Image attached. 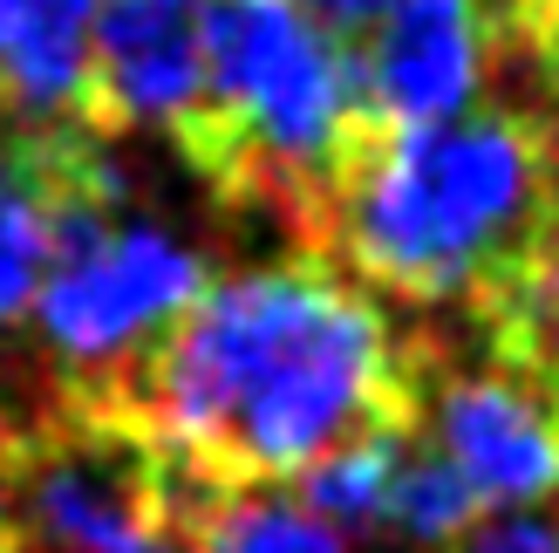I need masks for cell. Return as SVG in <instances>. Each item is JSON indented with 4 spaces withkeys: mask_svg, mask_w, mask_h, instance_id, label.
Masks as SVG:
<instances>
[{
    "mask_svg": "<svg viewBox=\"0 0 559 553\" xmlns=\"http://www.w3.org/2000/svg\"><path fill=\"white\" fill-rule=\"evenodd\" d=\"M205 479L253 492L376 431L424 424V342L321 254L212 281L117 390L62 397Z\"/></svg>",
    "mask_w": 559,
    "mask_h": 553,
    "instance_id": "cell-1",
    "label": "cell"
},
{
    "mask_svg": "<svg viewBox=\"0 0 559 553\" xmlns=\"http://www.w3.org/2000/svg\"><path fill=\"white\" fill-rule=\"evenodd\" d=\"M559 239L539 109H478L430 130L361 117L334 172L328 260L409 308H478Z\"/></svg>",
    "mask_w": 559,
    "mask_h": 553,
    "instance_id": "cell-2",
    "label": "cell"
},
{
    "mask_svg": "<svg viewBox=\"0 0 559 553\" xmlns=\"http://www.w3.org/2000/svg\"><path fill=\"white\" fill-rule=\"evenodd\" d=\"M471 485L498 506H533L559 492V390L512 363H451L443 349H424V424Z\"/></svg>",
    "mask_w": 559,
    "mask_h": 553,
    "instance_id": "cell-3",
    "label": "cell"
},
{
    "mask_svg": "<svg viewBox=\"0 0 559 553\" xmlns=\"http://www.w3.org/2000/svg\"><path fill=\"white\" fill-rule=\"evenodd\" d=\"M498 14L485 0H396L369 35L348 42L355 103L376 130H430L471 109L491 82Z\"/></svg>",
    "mask_w": 559,
    "mask_h": 553,
    "instance_id": "cell-4",
    "label": "cell"
},
{
    "mask_svg": "<svg viewBox=\"0 0 559 553\" xmlns=\"http://www.w3.org/2000/svg\"><path fill=\"white\" fill-rule=\"evenodd\" d=\"M205 103V48L185 8L164 0H103L96 21V82H90V123L117 137L130 123H151L178 137Z\"/></svg>",
    "mask_w": 559,
    "mask_h": 553,
    "instance_id": "cell-5",
    "label": "cell"
},
{
    "mask_svg": "<svg viewBox=\"0 0 559 553\" xmlns=\"http://www.w3.org/2000/svg\"><path fill=\"white\" fill-rule=\"evenodd\" d=\"M96 21L103 0H0V117L90 123Z\"/></svg>",
    "mask_w": 559,
    "mask_h": 553,
    "instance_id": "cell-6",
    "label": "cell"
},
{
    "mask_svg": "<svg viewBox=\"0 0 559 553\" xmlns=\"http://www.w3.org/2000/svg\"><path fill=\"white\" fill-rule=\"evenodd\" d=\"M69 123L0 117V328H14L41 294L55 233V164Z\"/></svg>",
    "mask_w": 559,
    "mask_h": 553,
    "instance_id": "cell-7",
    "label": "cell"
},
{
    "mask_svg": "<svg viewBox=\"0 0 559 553\" xmlns=\"http://www.w3.org/2000/svg\"><path fill=\"white\" fill-rule=\"evenodd\" d=\"M185 527L199 553H355L342 527H328L321 513L273 499L266 485L253 492H218L185 472Z\"/></svg>",
    "mask_w": 559,
    "mask_h": 553,
    "instance_id": "cell-8",
    "label": "cell"
},
{
    "mask_svg": "<svg viewBox=\"0 0 559 553\" xmlns=\"http://www.w3.org/2000/svg\"><path fill=\"white\" fill-rule=\"evenodd\" d=\"M491 513V499L478 485H471V472L443 451L430 445L424 431H409V445L396 458V485H389V519L382 527H396L409 546H451L457 533H471L478 519Z\"/></svg>",
    "mask_w": 559,
    "mask_h": 553,
    "instance_id": "cell-9",
    "label": "cell"
},
{
    "mask_svg": "<svg viewBox=\"0 0 559 553\" xmlns=\"http://www.w3.org/2000/svg\"><path fill=\"white\" fill-rule=\"evenodd\" d=\"M409 445V431H376V437H355V445L314 458L307 472L294 479L300 485V506L321 513L328 527L342 533H369L389 519V485H396V458Z\"/></svg>",
    "mask_w": 559,
    "mask_h": 553,
    "instance_id": "cell-10",
    "label": "cell"
},
{
    "mask_svg": "<svg viewBox=\"0 0 559 553\" xmlns=\"http://www.w3.org/2000/svg\"><path fill=\"white\" fill-rule=\"evenodd\" d=\"M498 42H506L519 62H533L546 96H559V0H512V8L498 14Z\"/></svg>",
    "mask_w": 559,
    "mask_h": 553,
    "instance_id": "cell-11",
    "label": "cell"
},
{
    "mask_svg": "<svg viewBox=\"0 0 559 553\" xmlns=\"http://www.w3.org/2000/svg\"><path fill=\"white\" fill-rule=\"evenodd\" d=\"M437 553H559V519L539 513H506V519H478L471 533H457Z\"/></svg>",
    "mask_w": 559,
    "mask_h": 553,
    "instance_id": "cell-12",
    "label": "cell"
},
{
    "mask_svg": "<svg viewBox=\"0 0 559 553\" xmlns=\"http://www.w3.org/2000/svg\"><path fill=\"white\" fill-rule=\"evenodd\" d=\"M0 553H35V546H27V527H21L14 499H8V485H0Z\"/></svg>",
    "mask_w": 559,
    "mask_h": 553,
    "instance_id": "cell-13",
    "label": "cell"
},
{
    "mask_svg": "<svg viewBox=\"0 0 559 553\" xmlns=\"http://www.w3.org/2000/svg\"><path fill=\"white\" fill-rule=\"evenodd\" d=\"M539 130H546V164H552V205H559V96H546V109H539Z\"/></svg>",
    "mask_w": 559,
    "mask_h": 553,
    "instance_id": "cell-14",
    "label": "cell"
},
{
    "mask_svg": "<svg viewBox=\"0 0 559 553\" xmlns=\"http://www.w3.org/2000/svg\"><path fill=\"white\" fill-rule=\"evenodd\" d=\"M485 8H491V14H506V8H512V0H485Z\"/></svg>",
    "mask_w": 559,
    "mask_h": 553,
    "instance_id": "cell-15",
    "label": "cell"
},
{
    "mask_svg": "<svg viewBox=\"0 0 559 553\" xmlns=\"http://www.w3.org/2000/svg\"><path fill=\"white\" fill-rule=\"evenodd\" d=\"M164 8H199V0H164Z\"/></svg>",
    "mask_w": 559,
    "mask_h": 553,
    "instance_id": "cell-16",
    "label": "cell"
}]
</instances>
